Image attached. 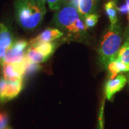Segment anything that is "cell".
Here are the masks:
<instances>
[{"label":"cell","instance_id":"cell-1","mask_svg":"<svg viewBox=\"0 0 129 129\" xmlns=\"http://www.w3.org/2000/svg\"><path fill=\"white\" fill-rule=\"evenodd\" d=\"M53 23L63 33L68 41L85 42L88 38L87 28L78 10L69 3L58 10L53 17Z\"/></svg>","mask_w":129,"mask_h":129},{"label":"cell","instance_id":"cell-2","mask_svg":"<svg viewBox=\"0 0 129 129\" xmlns=\"http://www.w3.org/2000/svg\"><path fill=\"white\" fill-rule=\"evenodd\" d=\"M124 33L120 24L110 25L101 37L98 54L101 65L105 69L108 64L117 59L122 46Z\"/></svg>","mask_w":129,"mask_h":129},{"label":"cell","instance_id":"cell-3","mask_svg":"<svg viewBox=\"0 0 129 129\" xmlns=\"http://www.w3.org/2000/svg\"><path fill=\"white\" fill-rule=\"evenodd\" d=\"M17 23L25 30H32L42 22L46 13L34 0H13Z\"/></svg>","mask_w":129,"mask_h":129},{"label":"cell","instance_id":"cell-4","mask_svg":"<svg viewBox=\"0 0 129 129\" xmlns=\"http://www.w3.org/2000/svg\"><path fill=\"white\" fill-rule=\"evenodd\" d=\"M28 43L25 40L15 41L12 46L7 51L3 60L4 63H20L26 58V52Z\"/></svg>","mask_w":129,"mask_h":129},{"label":"cell","instance_id":"cell-5","mask_svg":"<svg viewBox=\"0 0 129 129\" xmlns=\"http://www.w3.org/2000/svg\"><path fill=\"white\" fill-rule=\"evenodd\" d=\"M23 87V81L12 82L0 79V102H6L19 94Z\"/></svg>","mask_w":129,"mask_h":129},{"label":"cell","instance_id":"cell-6","mask_svg":"<svg viewBox=\"0 0 129 129\" xmlns=\"http://www.w3.org/2000/svg\"><path fill=\"white\" fill-rule=\"evenodd\" d=\"M25 59L20 63L3 64V73L5 80L12 82L23 81V77L25 75Z\"/></svg>","mask_w":129,"mask_h":129},{"label":"cell","instance_id":"cell-7","mask_svg":"<svg viewBox=\"0 0 129 129\" xmlns=\"http://www.w3.org/2000/svg\"><path fill=\"white\" fill-rule=\"evenodd\" d=\"M14 41L10 30L4 24L0 23V67L3 66L5 55Z\"/></svg>","mask_w":129,"mask_h":129},{"label":"cell","instance_id":"cell-8","mask_svg":"<svg viewBox=\"0 0 129 129\" xmlns=\"http://www.w3.org/2000/svg\"><path fill=\"white\" fill-rule=\"evenodd\" d=\"M127 83V77L118 74L114 79H109L105 85V94L109 101H112L116 93L121 90Z\"/></svg>","mask_w":129,"mask_h":129},{"label":"cell","instance_id":"cell-9","mask_svg":"<svg viewBox=\"0 0 129 129\" xmlns=\"http://www.w3.org/2000/svg\"><path fill=\"white\" fill-rule=\"evenodd\" d=\"M63 36V33L57 28H47L36 37L30 40V46H37L45 43H50Z\"/></svg>","mask_w":129,"mask_h":129},{"label":"cell","instance_id":"cell-10","mask_svg":"<svg viewBox=\"0 0 129 129\" xmlns=\"http://www.w3.org/2000/svg\"><path fill=\"white\" fill-rule=\"evenodd\" d=\"M109 74V79H114L121 72H129V64L115 59L108 64L107 68Z\"/></svg>","mask_w":129,"mask_h":129},{"label":"cell","instance_id":"cell-11","mask_svg":"<svg viewBox=\"0 0 129 129\" xmlns=\"http://www.w3.org/2000/svg\"><path fill=\"white\" fill-rule=\"evenodd\" d=\"M96 4V0H80L78 11L82 18L84 19L89 14L94 13Z\"/></svg>","mask_w":129,"mask_h":129},{"label":"cell","instance_id":"cell-12","mask_svg":"<svg viewBox=\"0 0 129 129\" xmlns=\"http://www.w3.org/2000/svg\"><path fill=\"white\" fill-rule=\"evenodd\" d=\"M26 57L29 60L35 63L39 64L46 61L48 57L38 51L34 46H30L26 52Z\"/></svg>","mask_w":129,"mask_h":129},{"label":"cell","instance_id":"cell-13","mask_svg":"<svg viewBox=\"0 0 129 129\" xmlns=\"http://www.w3.org/2000/svg\"><path fill=\"white\" fill-rule=\"evenodd\" d=\"M104 7L106 13L109 17L111 25H115L118 22V7L115 2L113 0L109 1L105 4Z\"/></svg>","mask_w":129,"mask_h":129},{"label":"cell","instance_id":"cell-14","mask_svg":"<svg viewBox=\"0 0 129 129\" xmlns=\"http://www.w3.org/2000/svg\"><path fill=\"white\" fill-rule=\"evenodd\" d=\"M116 59L129 64V37L124 40Z\"/></svg>","mask_w":129,"mask_h":129},{"label":"cell","instance_id":"cell-15","mask_svg":"<svg viewBox=\"0 0 129 129\" xmlns=\"http://www.w3.org/2000/svg\"><path fill=\"white\" fill-rule=\"evenodd\" d=\"M34 47L38 51H40L48 58L50 57V56L54 52L56 48V45L54 43L50 42V43H43V44Z\"/></svg>","mask_w":129,"mask_h":129},{"label":"cell","instance_id":"cell-16","mask_svg":"<svg viewBox=\"0 0 129 129\" xmlns=\"http://www.w3.org/2000/svg\"><path fill=\"white\" fill-rule=\"evenodd\" d=\"M41 68V67L38 63L31 62L26 57L25 62V75H31Z\"/></svg>","mask_w":129,"mask_h":129},{"label":"cell","instance_id":"cell-17","mask_svg":"<svg viewBox=\"0 0 129 129\" xmlns=\"http://www.w3.org/2000/svg\"><path fill=\"white\" fill-rule=\"evenodd\" d=\"M99 16L96 13H93L89 14L85 17L84 20L85 26L88 28H92L95 26L98 22Z\"/></svg>","mask_w":129,"mask_h":129},{"label":"cell","instance_id":"cell-18","mask_svg":"<svg viewBox=\"0 0 129 129\" xmlns=\"http://www.w3.org/2000/svg\"><path fill=\"white\" fill-rule=\"evenodd\" d=\"M50 9L52 10H56L60 9L62 5L63 4L65 0H46Z\"/></svg>","mask_w":129,"mask_h":129},{"label":"cell","instance_id":"cell-19","mask_svg":"<svg viewBox=\"0 0 129 129\" xmlns=\"http://www.w3.org/2000/svg\"><path fill=\"white\" fill-rule=\"evenodd\" d=\"M9 118L7 113L0 112V129H6L8 127Z\"/></svg>","mask_w":129,"mask_h":129},{"label":"cell","instance_id":"cell-20","mask_svg":"<svg viewBox=\"0 0 129 129\" xmlns=\"http://www.w3.org/2000/svg\"><path fill=\"white\" fill-rule=\"evenodd\" d=\"M125 3H126L127 7H128V23H127V25L125 28V31L124 32V40L126 39V38L129 37V0H125Z\"/></svg>","mask_w":129,"mask_h":129},{"label":"cell","instance_id":"cell-21","mask_svg":"<svg viewBox=\"0 0 129 129\" xmlns=\"http://www.w3.org/2000/svg\"><path fill=\"white\" fill-rule=\"evenodd\" d=\"M118 11L121 14H128V7L126 3L122 5L120 7L118 8Z\"/></svg>","mask_w":129,"mask_h":129},{"label":"cell","instance_id":"cell-22","mask_svg":"<svg viewBox=\"0 0 129 129\" xmlns=\"http://www.w3.org/2000/svg\"><path fill=\"white\" fill-rule=\"evenodd\" d=\"M37 3V4L41 7V9H42L44 12H46V0H34Z\"/></svg>","mask_w":129,"mask_h":129},{"label":"cell","instance_id":"cell-23","mask_svg":"<svg viewBox=\"0 0 129 129\" xmlns=\"http://www.w3.org/2000/svg\"><path fill=\"white\" fill-rule=\"evenodd\" d=\"M79 1H80V0H70V1H69V3L71 5H72V6H74L75 8H76L77 10H78Z\"/></svg>","mask_w":129,"mask_h":129},{"label":"cell","instance_id":"cell-24","mask_svg":"<svg viewBox=\"0 0 129 129\" xmlns=\"http://www.w3.org/2000/svg\"><path fill=\"white\" fill-rule=\"evenodd\" d=\"M127 83H128V86H129V72L127 75Z\"/></svg>","mask_w":129,"mask_h":129},{"label":"cell","instance_id":"cell-25","mask_svg":"<svg viewBox=\"0 0 129 129\" xmlns=\"http://www.w3.org/2000/svg\"><path fill=\"white\" fill-rule=\"evenodd\" d=\"M6 129H11V128H10V127H7Z\"/></svg>","mask_w":129,"mask_h":129}]
</instances>
